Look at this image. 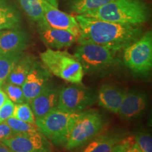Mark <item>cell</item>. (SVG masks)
Masks as SVG:
<instances>
[{"instance_id":"obj_2","label":"cell","mask_w":152,"mask_h":152,"mask_svg":"<svg viewBox=\"0 0 152 152\" xmlns=\"http://www.w3.org/2000/svg\"><path fill=\"white\" fill-rule=\"evenodd\" d=\"M82 15L109 22L140 26L149 19V9L142 0H111L100 8Z\"/></svg>"},{"instance_id":"obj_30","label":"cell","mask_w":152,"mask_h":152,"mask_svg":"<svg viewBox=\"0 0 152 152\" xmlns=\"http://www.w3.org/2000/svg\"><path fill=\"white\" fill-rule=\"evenodd\" d=\"M8 99L7 94H5V92L0 88V108L2 106V105L4 104L5 101Z\"/></svg>"},{"instance_id":"obj_20","label":"cell","mask_w":152,"mask_h":152,"mask_svg":"<svg viewBox=\"0 0 152 152\" xmlns=\"http://www.w3.org/2000/svg\"><path fill=\"white\" fill-rule=\"evenodd\" d=\"M18 1L28 18L37 23L44 18V3L48 2L56 7L58 5V0H18Z\"/></svg>"},{"instance_id":"obj_8","label":"cell","mask_w":152,"mask_h":152,"mask_svg":"<svg viewBox=\"0 0 152 152\" xmlns=\"http://www.w3.org/2000/svg\"><path fill=\"white\" fill-rule=\"evenodd\" d=\"M96 102V93L80 84L59 89L57 109L70 113H80Z\"/></svg>"},{"instance_id":"obj_13","label":"cell","mask_w":152,"mask_h":152,"mask_svg":"<svg viewBox=\"0 0 152 152\" xmlns=\"http://www.w3.org/2000/svg\"><path fill=\"white\" fill-rule=\"evenodd\" d=\"M147 104V96L144 92L137 90L126 92L117 114L124 120L137 118L144 113Z\"/></svg>"},{"instance_id":"obj_9","label":"cell","mask_w":152,"mask_h":152,"mask_svg":"<svg viewBox=\"0 0 152 152\" xmlns=\"http://www.w3.org/2000/svg\"><path fill=\"white\" fill-rule=\"evenodd\" d=\"M1 143L13 152H52V146L40 132L16 133Z\"/></svg>"},{"instance_id":"obj_28","label":"cell","mask_w":152,"mask_h":152,"mask_svg":"<svg viewBox=\"0 0 152 152\" xmlns=\"http://www.w3.org/2000/svg\"><path fill=\"white\" fill-rule=\"evenodd\" d=\"M15 104L8 98L0 108V123L5 122L9 118L13 116Z\"/></svg>"},{"instance_id":"obj_15","label":"cell","mask_w":152,"mask_h":152,"mask_svg":"<svg viewBox=\"0 0 152 152\" xmlns=\"http://www.w3.org/2000/svg\"><path fill=\"white\" fill-rule=\"evenodd\" d=\"M29 36L17 28L0 30V54L21 52L27 48Z\"/></svg>"},{"instance_id":"obj_19","label":"cell","mask_w":152,"mask_h":152,"mask_svg":"<svg viewBox=\"0 0 152 152\" xmlns=\"http://www.w3.org/2000/svg\"><path fill=\"white\" fill-rule=\"evenodd\" d=\"M122 139L116 134H104L94 137L81 152H111L114 146Z\"/></svg>"},{"instance_id":"obj_26","label":"cell","mask_w":152,"mask_h":152,"mask_svg":"<svg viewBox=\"0 0 152 152\" xmlns=\"http://www.w3.org/2000/svg\"><path fill=\"white\" fill-rule=\"evenodd\" d=\"M111 152H142L134 141V136L122 138L112 149Z\"/></svg>"},{"instance_id":"obj_6","label":"cell","mask_w":152,"mask_h":152,"mask_svg":"<svg viewBox=\"0 0 152 152\" xmlns=\"http://www.w3.org/2000/svg\"><path fill=\"white\" fill-rule=\"evenodd\" d=\"M104 124L103 118L98 111H82L74 123L64 147L67 150H73L85 145L97 136Z\"/></svg>"},{"instance_id":"obj_22","label":"cell","mask_w":152,"mask_h":152,"mask_svg":"<svg viewBox=\"0 0 152 152\" xmlns=\"http://www.w3.org/2000/svg\"><path fill=\"white\" fill-rule=\"evenodd\" d=\"M111 0H68L72 12L77 15L85 14L108 4Z\"/></svg>"},{"instance_id":"obj_27","label":"cell","mask_w":152,"mask_h":152,"mask_svg":"<svg viewBox=\"0 0 152 152\" xmlns=\"http://www.w3.org/2000/svg\"><path fill=\"white\" fill-rule=\"evenodd\" d=\"M134 139L142 152H152V138L149 132H138Z\"/></svg>"},{"instance_id":"obj_23","label":"cell","mask_w":152,"mask_h":152,"mask_svg":"<svg viewBox=\"0 0 152 152\" xmlns=\"http://www.w3.org/2000/svg\"><path fill=\"white\" fill-rule=\"evenodd\" d=\"M20 121L32 124H36L34 113L28 102L15 104L13 116Z\"/></svg>"},{"instance_id":"obj_1","label":"cell","mask_w":152,"mask_h":152,"mask_svg":"<svg viewBox=\"0 0 152 152\" xmlns=\"http://www.w3.org/2000/svg\"><path fill=\"white\" fill-rule=\"evenodd\" d=\"M75 17L80 28L78 44H95L118 52L142 35L140 26L109 22L85 15Z\"/></svg>"},{"instance_id":"obj_12","label":"cell","mask_w":152,"mask_h":152,"mask_svg":"<svg viewBox=\"0 0 152 152\" xmlns=\"http://www.w3.org/2000/svg\"><path fill=\"white\" fill-rule=\"evenodd\" d=\"M37 32L41 40L52 49H61L72 46L77 38L64 30L51 27L44 20L37 22Z\"/></svg>"},{"instance_id":"obj_16","label":"cell","mask_w":152,"mask_h":152,"mask_svg":"<svg viewBox=\"0 0 152 152\" xmlns=\"http://www.w3.org/2000/svg\"><path fill=\"white\" fill-rule=\"evenodd\" d=\"M125 92L124 89L115 85L104 84L96 93V101L104 109L117 114Z\"/></svg>"},{"instance_id":"obj_29","label":"cell","mask_w":152,"mask_h":152,"mask_svg":"<svg viewBox=\"0 0 152 152\" xmlns=\"http://www.w3.org/2000/svg\"><path fill=\"white\" fill-rule=\"evenodd\" d=\"M16 134L9 126L6 122L0 123V143H1L6 139Z\"/></svg>"},{"instance_id":"obj_14","label":"cell","mask_w":152,"mask_h":152,"mask_svg":"<svg viewBox=\"0 0 152 152\" xmlns=\"http://www.w3.org/2000/svg\"><path fill=\"white\" fill-rule=\"evenodd\" d=\"M58 92L59 89L49 83L30 102L29 104L33 110L35 120L40 118L53 109H56L58 104Z\"/></svg>"},{"instance_id":"obj_11","label":"cell","mask_w":152,"mask_h":152,"mask_svg":"<svg viewBox=\"0 0 152 152\" xmlns=\"http://www.w3.org/2000/svg\"><path fill=\"white\" fill-rule=\"evenodd\" d=\"M44 20L51 27L64 30L71 33L78 39L80 35V28L75 17L59 10L48 2L43 6Z\"/></svg>"},{"instance_id":"obj_24","label":"cell","mask_w":152,"mask_h":152,"mask_svg":"<svg viewBox=\"0 0 152 152\" xmlns=\"http://www.w3.org/2000/svg\"><path fill=\"white\" fill-rule=\"evenodd\" d=\"M2 90L7 94V97L14 104H18L26 102L21 86L5 82L1 87Z\"/></svg>"},{"instance_id":"obj_18","label":"cell","mask_w":152,"mask_h":152,"mask_svg":"<svg viewBox=\"0 0 152 152\" xmlns=\"http://www.w3.org/2000/svg\"><path fill=\"white\" fill-rule=\"evenodd\" d=\"M35 61V57L33 55L25 54L16 63L6 82L22 86Z\"/></svg>"},{"instance_id":"obj_10","label":"cell","mask_w":152,"mask_h":152,"mask_svg":"<svg viewBox=\"0 0 152 152\" xmlns=\"http://www.w3.org/2000/svg\"><path fill=\"white\" fill-rule=\"evenodd\" d=\"M52 73L42 62L36 60L22 85L26 102H30L50 83Z\"/></svg>"},{"instance_id":"obj_3","label":"cell","mask_w":152,"mask_h":152,"mask_svg":"<svg viewBox=\"0 0 152 152\" xmlns=\"http://www.w3.org/2000/svg\"><path fill=\"white\" fill-rule=\"evenodd\" d=\"M116 52L107 47L86 43L79 44L74 56L80 63L84 73L91 75L107 73L120 64Z\"/></svg>"},{"instance_id":"obj_31","label":"cell","mask_w":152,"mask_h":152,"mask_svg":"<svg viewBox=\"0 0 152 152\" xmlns=\"http://www.w3.org/2000/svg\"><path fill=\"white\" fill-rule=\"evenodd\" d=\"M0 152H13L10 149L2 143H0Z\"/></svg>"},{"instance_id":"obj_7","label":"cell","mask_w":152,"mask_h":152,"mask_svg":"<svg viewBox=\"0 0 152 152\" xmlns=\"http://www.w3.org/2000/svg\"><path fill=\"white\" fill-rule=\"evenodd\" d=\"M123 63L133 73L146 75L152 67V34L147 31L124 49Z\"/></svg>"},{"instance_id":"obj_25","label":"cell","mask_w":152,"mask_h":152,"mask_svg":"<svg viewBox=\"0 0 152 152\" xmlns=\"http://www.w3.org/2000/svg\"><path fill=\"white\" fill-rule=\"evenodd\" d=\"M5 122L15 133L40 132L36 124L24 122L14 117L9 118Z\"/></svg>"},{"instance_id":"obj_4","label":"cell","mask_w":152,"mask_h":152,"mask_svg":"<svg viewBox=\"0 0 152 152\" xmlns=\"http://www.w3.org/2000/svg\"><path fill=\"white\" fill-rule=\"evenodd\" d=\"M41 61L53 75L71 83L80 84L84 71L80 63L74 55L66 51L48 48L39 54Z\"/></svg>"},{"instance_id":"obj_5","label":"cell","mask_w":152,"mask_h":152,"mask_svg":"<svg viewBox=\"0 0 152 152\" xmlns=\"http://www.w3.org/2000/svg\"><path fill=\"white\" fill-rule=\"evenodd\" d=\"M81 113H70L56 108L35 120V123L49 141L56 146L64 147L74 123Z\"/></svg>"},{"instance_id":"obj_21","label":"cell","mask_w":152,"mask_h":152,"mask_svg":"<svg viewBox=\"0 0 152 152\" xmlns=\"http://www.w3.org/2000/svg\"><path fill=\"white\" fill-rule=\"evenodd\" d=\"M24 54L23 52L0 54V88L7 81L16 63Z\"/></svg>"},{"instance_id":"obj_17","label":"cell","mask_w":152,"mask_h":152,"mask_svg":"<svg viewBox=\"0 0 152 152\" xmlns=\"http://www.w3.org/2000/svg\"><path fill=\"white\" fill-rule=\"evenodd\" d=\"M20 23V14L10 1L0 0V30L18 28Z\"/></svg>"}]
</instances>
